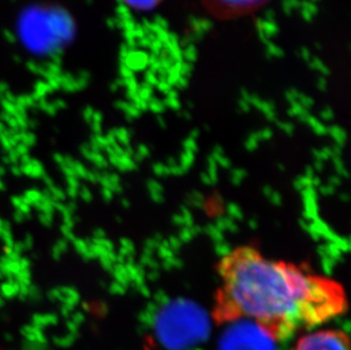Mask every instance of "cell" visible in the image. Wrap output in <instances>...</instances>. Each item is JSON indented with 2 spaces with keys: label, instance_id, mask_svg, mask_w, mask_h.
<instances>
[{
  "label": "cell",
  "instance_id": "4",
  "mask_svg": "<svg viewBox=\"0 0 351 350\" xmlns=\"http://www.w3.org/2000/svg\"><path fill=\"white\" fill-rule=\"evenodd\" d=\"M124 1L130 6L134 7V8L145 10V8H150L154 5H156L160 0H124Z\"/></svg>",
  "mask_w": 351,
  "mask_h": 350
},
{
  "label": "cell",
  "instance_id": "2",
  "mask_svg": "<svg viewBox=\"0 0 351 350\" xmlns=\"http://www.w3.org/2000/svg\"><path fill=\"white\" fill-rule=\"evenodd\" d=\"M293 350H349V337L340 329H321L302 334Z\"/></svg>",
  "mask_w": 351,
  "mask_h": 350
},
{
  "label": "cell",
  "instance_id": "3",
  "mask_svg": "<svg viewBox=\"0 0 351 350\" xmlns=\"http://www.w3.org/2000/svg\"><path fill=\"white\" fill-rule=\"evenodd\" d=\"M208 1L223 12L226 13L234 12L235 13V12L252 10L254 7L264 3L265 0H208Z\"/></svg>",
  "mask_w": 351,
  "mask_h": 350
},
{
  "label": "cell",
  "instance_id": "5",
  "mask_svg": "<svg viewBox=\"0 0 351 350\" xmlns=\"http://www.w3.org/2000/svg\"><path fill=\"white\" fill-rule=\"evenodd\" d=\"M146 350H152V349H149V348H147V349H146Z\"/></svg>",
  "mask_w": 351,
  "mask_h": 350
},
{
  "label": "cell",
  "instance_id": "1",
  "mask_svg": "<svg viewBox=\"0 0 351 350\" xmlns=\"http://www.w3.org/2000/svg\"><path fill=\"white\" fill-rule=\"evenodd\" d=\"M219 284L213 306L217 324L250 322L282 341L345 314L348 298L339 281L306 265L266 257L239 246L216 265Z\"/></svg>",
  "mask_w": 351,
  "mask_h": 350
}]
</instances>
